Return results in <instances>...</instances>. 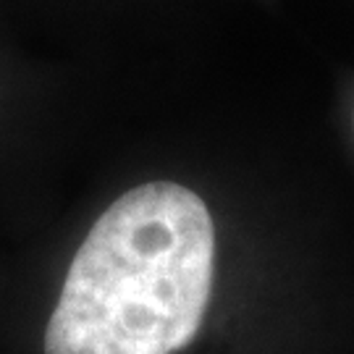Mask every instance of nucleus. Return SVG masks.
I'll use <instances>...</instances> for the list:
<instances>
[{
	"instance_id": "1",
	"label": "nucleus",
	"mask_w": 354,
	"mask_h": 354,
	"mask_svg": "<svg viewBox=\"0 0 354 354\" xmlns=\"http://www.w3.org/2000/svg\"><path fill=\"white\" fill-rule=\"evenodd\" d=\"M215 226L200 194L147 181L89 228L45 330V354H176L213 294Z\"/></svg>"
}]
</instances>
